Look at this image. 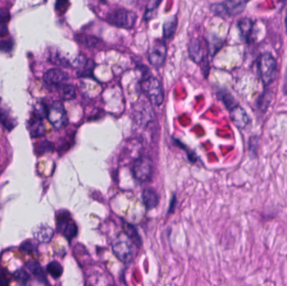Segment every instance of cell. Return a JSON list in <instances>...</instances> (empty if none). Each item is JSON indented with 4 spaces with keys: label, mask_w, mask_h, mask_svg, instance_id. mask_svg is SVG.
Returning a JSON list of instances; mask_svg holds the SVG:
<instances>
[{
    "label": "cell",
    "mask_w": 287,
    "mask_h": 286,
    "mask_svg": "<svg viewBox=\"0 0 287 286\" xmlns=\"http://www.w3.org/2000/svg\"><path fill=\"white\" fill-rule=\"evenodd\" d=\"M258 71L263 84L269 86L275 81L277 76V63L271 54L265 53L258 60Z\"/></svg>",
    "instance_id": "obj_1"
},
{
    "label": "cell",
    "mask_w": 287,
    "mask_h": 286,
    "mask_svg": "<svg viewBox=\"0 0 287 286\" xmlns=\"http://www.w3.org/2000/svg\"><path fill=\"white\" fill-rule=\"evenodd\" d=\"M131 239L123 232L117 236L112 243L113 252L118 260L129 264L134 259V248Z\"/></svg>",
    "instance_id": "obj_2"
},
{
    "label": "cell",
    "mask_w": 287,
    "mask_h": 286,
    "mask_svg": "<svg viewBox=\"0 0 287 286\" xmlns=\"http://www.w3.org/2000/svg\"><path fill=\"white\" fill-rule=\"evenodd\" d=\"M248 2V0H226L222 3L212 4L210 9L218 16H236L243 13Z\"/></svg>",
    "instance_id": "obj_3"
},
{
    "label": "cell",
    "mask_w": 287,
    "mask_h": 286,
    "mask_svg": "<svg viewBox=\"0 0 287 286\" xmlns=\"http://www.w3.org/2000/svg\"><path fill=\"white\" fill-rule=\"evenodd\" d=\"M136 14L133 11L119 8L108 14L106 20L110 25L122 29H131L136 21Z\"/></svg>",
    "instance_id": "obj_4"
},
{
    "label": "cell",
    "mask_w": 287,
    "mask_h": 286,
    "mask_svg": "<svg viewBox=\"0 0 287 286\" xmlns=\"http://www.w3.org/2000/svg\"><path fill=\"white\" fill-rule=\"evenodd\" d=\"M143 91L151 104L162 105L164 101V90L162 82L153 76H149L143 81Z\"/></svg>",
    "instance_id": "obj_5"
},
{
    "label": "cell",
    "mask_w": 287,
    "mask_h": 286,
    "mask_svg": "<svg viewBox=\"0 0 287 286\" xmlns=\"http://www.w3.org/2000/svg\"><path fill=\"white\" fill-rule=\"evenodd\" d=\"M47 118L56 129L65 128L68 123L66 109L61 102H54L47 111Z\"/></svg>",
    "instance_id": "obj_6"
},
{
    "label": "cell",
    "mask_w": 287,
    "mask_h": 286,
    "mask_svg": "<svg viewBox=\"0 0 287 286\" xmlns=\"http://www.w3.org/2000/svg\"><path fill=\"white\" fill-rule=\"evenodd\" d=\"M133 174L140 182H147L151 180L153 174V162L147 156L137 159L133 165Z\"/></svg>",
    "instance_id": "obj_7"
},
{
    "label": "cell",
    "mask_w": 287,
    "mask_h": 286,
    "mask_svg": "<svg viewBox=\"0 0 287 286\" xmlns=\"http://www.w3.org/2000/svg\"><path fill=\"white\" fill-rule=\"evenodd\" d=\"M167 47L163 41H154L148 52V60L156 68H160L164 65L167 59Z\"/></svg>",
    "instance_id": "obj_8"
},
{
    "label": "cell",
    "mask_w": 287,
    "mask_h": 286,
    "mask_svg": "<svg viewBox=\"0 0 287 286\" xmlns=\"http://www.w3.org/2000/svg\"><path fill=\"white\" fill-rule=\"evenodd\" d=\"M230 118L232 123L238 129H244L249 125L251 119L245 109L238 104L230 110Z\"/></svg>",
    "instance_id": "obj_9"
},
{
    "label": "cell",
    "mask_w": 287,
    "mask_h": 286,
    "mask_svg": "<svg viewBox=\"0 0 287 286\" xmlns=\"http://www.w3.org/2000/svg\"><path fill=\"white\" fill-rule=\"evenodd\" d=\"M58 227L62 229V233L68 240L73 238L77 234V227L71 221L67 213H61L57 218Z\"/></svg>",
    "instance_id": "obj_10"
},
{
    "label": "cell",
    "mask_w": 287,
    "mask_h": 286,
    "mask_svg": "<svg viewBox=\"0 0 287 286\" xmlns=\"http://www.w3.org/2000/svg\"><path fill=\"white\" fill-rule=\"evenodd\" d=\"M68 79V74L59 68L48 70L43 76L44 82L51 86H58V85L62 84Z\"/></svg>",
    "instance_id": "obj_11"
},
{
    "label": "cell",
    "mask_w": 287,
    "mask_h": 286,
    "mask_svg": "<svg viewBox=\"0 0 287 286\" xmlns=\"http://www.w3.org/2000/svg\"><path fill=\"white\" fill-rule=\"evenodd\" d=\"M189 57L195 63L203 62L204 60V48L199 38H193L189 43Z\"/></svg>",
    "instance_id": "obj_12"
},
{
    "label": "cell",
    "mask_w": 287,
    "mask_h": 286,
    "mask_svg": "<svg viewBox=\"0 0 287 286\" xmlns=\"http://www.w3.org/2000/svg\"><path fill=\"white\" fill-rule=\"evenodd\" d=\"M138 106L134 109L135 119L139 123H149L153 118V110L147 104H137Z\"/></svg>",
    "instance_id": "obj_13"
},
{
    "label": "cell",
    "mask_w": 287,
    "mask_h": 286,
    "mask_svg": "<svg viewBox=\"0 0 287 286\" xmlns=\"http://www.w3.org/2000/svg\"><path fill=\"white\" fill-rule=\"evenodd\" d=\"M34 235L36 239L38 240L40 243H49L54 236V231L51 227L44 225V226L39 227L34 232Z\"/></svg>",
    "instance_id": "obj_14"
},
{
    "label": "cell",
    "mask_w": 287,
    "mask_h": 286,
    "mask_svg": "<svg viewBox=\"0 0 287 286\" xmlns=\"http://www.w3.org/2000/svg\"><path fill=\"white\" fill-rule=\"evenodd\" d=\"M143 202L148 209H153L159 204V196L156 191L151 189H146L143 191Z\"/></svg>",
    "instance_id": "obj_15"
},
{
    "label": "cell",
    "mask_w": 287,
    "mask_h": 286,
    "mask_svg": "<svg viewBox=\"0 0 287 286\" xmlns=\"http://www.w3.org/2000/svg\"><path fill=\"white\" fill-rule=\"evenodd\" d=\"M177 28V17L174 15L172 17H170L165 21L163 25V36L165 39H171L175 35Z\"/></svg>",
    "instance_id": "obj_16"
},
{
    "label": "cell",
    "mask_w": 287,
    "mask_h": 286,
    "mask_svg": "<svg viewBox=\"0 0 287 286\" xmlns=\"http://www.w3.org/2000/svg\"><path fill=\"white\" fill-rule=\"evenodd\" d=\"M30 134L32 138H40L46 134V127L42 119L34 117L30 124Z\"/></svg>",
    "instance_id": "obj_17"
},
{
    "label": "cell",
    "mask_w": 287,
    "mask_h": 286,
    "mask_svg": "<svg viewBox=\"0 0 287 286\" xmlns=\"http://www.w3.org/2000/svg\"><path fill=\"white\" fill-rule=\"evenodd\" d=\"M253 27H254V23L251 19H248V18H243L238 22V28L240 30L241 36L247 42L250 40Z\"/></svg>",
    "instance_id": "obj_18"
},
{
    "label": "cell",
    "mask_w": 287,
    "mask_h": 286,
    "mask_svg": "<svg viewBox=\"0 0 287 286\" xmlns=\"http://www.w3.org/2000/svg\"><path fill=\"white\" fill-rule=\"evenodd\" d=\"M57 87L58 88V93L63 100L69 101L76 98L77 92H76V88L72 85L62 83V84L58 85Z\"/></svg>",
    "instance_id": "obj_19"
},
{
    "label": "cell",
    "mask_w": 287,
    "mask_h": 286,
    "mask_svg": "<svg viewBox=\"0 0 287 286\" xmlns=\"http://www.w3.org/2000/svg\"><path fill=\"white\" fill-rule=\"evenodd\" d=\"M218 97L221 100L222 103L225 104V106L227 108V109H229V111L238 104V102L236 101L235 98L232 97V94L225 89L219 90V93H218Z\"/></svg>",
    "instance_id": "obj_20"
},
{
    "label": "cell",
    "mask_w": 287,
    "mask_h": 286,
    "mask_svg": "<svg viewBox=\"0 0 287 286\" xmlns=\"http://www.w3.org/2000/svg\"><path fill=\"white\" fill-rule=\"evenodd\" d=\"M26 267L28 268V270H30V272L33 274L34 276H36L39 281L43 282V283H47V277L45 276L44 271L42 270V268L41 267L38 262H28L26 264Z\"/></svg>",
    "instance_id": "obj_21"
},
{
    "label": "cell",
    "mask_w": 287,
    "mask_h": 286,
    "mask_svg": "<svg viewBox=\"0 0 287 286\" xmlns=\"http://www.w3.org/2000/svg\"><path fill=\"white\" fill-rule=\"evenodd\" d=\"M162 0H150L148 2L146 8H145V15L144 19L145 21L153 19L156 15V11L158 9L159 6L161 5Z\"/></svg>",
    "instance_id": "obj_22"
},
{
    "label": "cell",
    "mask_w": 287,
    "mask_h": 286,
    "mask_svg": "<svg viewBox=\"0 0 287 286\" xmlns=\"http://www.w3.org/2000/svg\"><path fill=\"white\" fill-rule=\"evenodd\" d=\"M0 123L9 130L16 125V122L14 121V118H12L9 114L6 111V109L1 106V99H0Z\"/></svg>",
    "instance_id": "obj_23"
},
{
    "label": "cell",
    "mask_w": 287,
    "mask_h": 286,
    "mask_svg": "<svg viewBox=\"0 0 287 286\" xmlns=\"http://www.w3.org/2000/svg\"><path fill=\"white\" fill-rule=\"evenodd\" d=\"M271 99L272 98H271L270 92L265 91L262 93V95L260 96L257 100V103H256V106H257L258 109L260 110V112L264 113V114L266 113L270 104H271Z\"/></svg>",
    "instance_id": "obj_24"
},
{
    "label": "cell",
    "mask_w": 287,
    "mask_h": 286,
    "mask_svg": "<svg viewBox=\"0 0 287 286\" xmlns=\"http://www.w3.org/2000/svg\"><path fill=\"white\" fill-rule=\"evenodd\" d=\"M47 271L54 279H59L62 276L63 268L57 261H52L47 265Z\"/></svg>",
    "instance_id": "obj_25"
},
{
    "label": "cell",
    "mask_w": 287,
    "mask_h": 286,
    "mask_svg": "<svg viewBox=\"0 0 287 286\" xmlns=\"http://www.w3.org/2000/svg\"><path fill=\"white\" fill-rule=\"evenodd\" d=\"M124 233L131 239L132 242L134 244L139 246L141 244L140 236L137 233L136 230L131 225H129V224L126 225L125 228H124Z\"/></svg>",
    "instance_id": "obj_26"
},
{
    "label": "cell",
    "mask_w": 287,
    "mask_h": 286,
    "mask_svg": "<svg viewBox=\"0 0 287 286\" xmlns=\"http://www.w3.org/2000/svg\"><path fill=\"white\" fill-rule=\"evenodd\" d=\"M47 111L48 109L45 106V104H38L35 108V111H34V117L39 118V119H43L45 117L47 116Z\"/></svg>",
    "instance_id": "obj_27"
},
{
    "label": "cell",
    "mask_w": 287,
    "mask_h": 286,
    "mask_svg": "<svg viewBox=\"0 0 287 286\" xmlns=\"http://www.w3.org/2000/svg\"><path fill=\"white\" fill-rule=\"evenodd\" d=\"M260 145V138L254 135L249 139V151L251 155L257 154L258 147Z\"/></svg>",
    "instance_id": "obj_28"
},
{
    "label": "cell",
    "mask_w": 287,
    "mask_h": 286,
    "mask_svg": "<svg viewBox=\"0 0 287 286\" xmlns=\"http://www.w3.org/2000/svg\"><path fill=\"white\" fill-rule=\"evenodd\" d=\"M14 278L21 284H26L30 281V275L25 270H18L14 273Z\"/></svg>",
    "instance_id": "obj_29"
},
{
    "label": "cell",
    "mask_w": 287,
    "mask_h": 286,
    "mask_svg": "<svg viewBox=\"0 0 287 286\" xmlns=\"http://www.w3.org/2000/svg\"><path fill=\"white\" fill-rule=\"evenodd\" d=\"M82 44L88 47H94L100 42L99 39L93 37V36H81Z\"/></svg>",
    "instance_id": "obj_30"
},
{
    "label": "cell",
    "mask_w": 287,
    "mask_h": 286,
    "mask_svg": "<svg viewBox=\"0 0 287 286\" xmlns=\"http://www.w3.org/2000/svg\"><path fill=\"white\" fill-rule=\"evenodd\" d=\"M13 41L11 40L0 41V51L3 52H9L13 48Z\"/></svg>",
    "instance_id": "obj_31"
},
{
    "label": "cell",
    "mask_w": 287,
    "mask_h": 286,
    "mask_svg": "<svg viewBox=\"0 0 287 286\" xmlns=\"http://www.w3.org/2000/svg\"><path fill=\"white\" fill-rule=\"evenodd\" d=\"M10 19V14L8 9L0 8V24H8Z\"/></svg>",
    "instance_id": "obj_32"
},
{
    "label": "cell",
    "mask_w": 287,
    "mask_h": 286,
    "mask_svg": "<svg viewBox=\"0 0 287 286\" xmlns=\"http://www.w3.org/2000/svg\"><path fill=\"white\" fill-rule=\"evenodd\" d=\"M52 145L51 143L48 141H44L41 143L39 145V151L41 152V154H43V153L47 152L49 150H52Z\"/></svg>",
    "instance_id": "obj_33"
},
{
    "label": "cell",
    "mask_w": 287,
    "mask_h": 286,
    "mask_svg": "<svg viewBox=\"0 0 287 286\" xmlns=\"http://www.w3.org/2000/svg\"><path fill=\"white\" fill-rule=\"evenodd\" d=\"M66 3H67V0H57L56 3V9L59 11L60 13H62L66 9Z\"/></svg>",
    "instance_id": "obj_34"
},
{
    "label": "cell",
    "mask_w": 287,
    "mask_h": 286,
    "mask_svg": "<svg viewBox=\"0 0 287 286\" xmlns=\"http://www.w3.org/2000/svg\"><path fill=\"white\" fill-rule=\"evenodd\" d=\"M8 24H0V36H5L8 35Z\"/></svg>",
    "instance_id": "obj_35"
},
{
    "label": "cell",
    "mask_w": 287,
    "mask_h": 286,
    "mask_svg": "<svg viewBox=\"0 0 287 286\" xmlns=\"http://www.w3.org/2000/svg\"><path fill=\"white\" fill-rule=\"evenodd\" d=\"M21 248L25 251H32L34 248L33 243L30 242H25L21 245Z\"/></svg>",
    "instance_id": "obj_36"
},
{
    "label": "cell",
    "mask_w": 287,
    "mask_h": 286,
    "mask_svg": "<svg viewBox=\"0 0 287 286\" xmlns=\"http://www.w3.org/2000/svg\"><path fill=\"white\" fill-rule=\"evenodd\" d=\"M8 280L3 274H0V286L8 285Z\"/></svg>",
    "instance_id": "obj_37"
},
{
    "label": "cell",
    "mask_w": 287,
    "mask_h": 286,
    "mask_svg": "<svg viewBox=\"0 0 287 286\" xmlns=\"http://www.w3.org/2000/svg\"><path fill=\"white\" fill-rule=\"evenodd\" d=\"M282 89H283V93H284L285 95H287V71L285 72L284 82H283Z\"/></svg>",
    "instance_id": "obj_38"
},
{
    "label": "cell",
    "mask_w": 287,
    "mask_h": 286,
    "mask_svg": "<svg viewBox=\"0 0 287 286\" xmlns=\"http://www.w3.org/2000/svg\"><path fill=\"white\" fill-rule=\"evenodd\" d=\"M286 27H287V19H286Z\"/></svg>",
    "instance_id": "obj_39"
},
{
    "label": "cell",
    "mask_w": 287,
    "mask_h": 286,
    "mask_svg": "<svg viewBox=\"0 0 287 286\" xmlns=\"http://www.w3.org/2000/svg\"><path fill=\"white\" fill-rule=\"evenodd\" d=\"M0 157H1V150H0Z\"/></svg>",
    "instance_id": "obj_40"
}]
</instances>
